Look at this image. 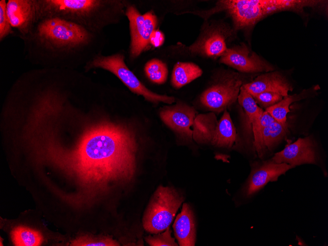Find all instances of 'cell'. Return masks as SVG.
Returning <instances> with one entry per match:
<instances>
[{"label":"cell","instance_id":"cell-1","mask_svg":"<svg viewBox=\"0 0 328 246\" xmlns=\"http://www.w3.org/2000/svg\"><path fill=\"white\" fill-rule=\"evenodd\" d=\"M44 155L72 178L78 187L74 202L88 204L136 172L137 143L127 127L103 122L87 129L73 147L63 149L45 142Z\"/></svg>","mask_w":328,"mask_h":246},{"label":"cell","instance_id":"cell-2","mask_svg":"<svg viewBox=\"0 0 328 246\" xmlns=\"http://www.w3.org/2000/svg\"><path fill=\"white\" fill-rule=\"evenodd\" d=\"M93 33L74 22L47 17L36 20L21 38L28 60L45 66H66L75 54L90 44Z\"/></svg>","mask_w":328,"mask_h":246},{"label":"cell","instance_id":"cell-3","mask_svg":"<svg viewBox=\"0 0 328 246\" xmlns=\"http://www.w3.org/2000/svg\"><path fill=\"white\" fill-rule=\"evenodd\" d=\"M35 21L47 17L62 18L87 29L98 30L105 23L110 1L99 0H34Z\"/></svg>","mask_w":328,"mask_h":246},{"label":"cell","instance_id":"cell-4","mask_svg":"<svg viewBox=\"0 0 328 246\" xmlns=\"http://www.w3.org/2000/svg\"><path fill=\"white\" fill-rule=\"evenodd\" d=\"M184 200L183 196L173 188L159 186L143 217L145 230L153 234L164 231L173 221Z\"/></svg>","mask_w":328,"mask_h":246},{"label":"cell","instance_id":"cell-5","mask_svg":"<svg viewBox=\"0 0 328 246\" xmlns=\"http://www.w3.org/2000/svg\"><path fill=\"white\" fill-rule=\"evenodd\" d=\"M87 68H100L108 70L117 77L132 92L142 96L145 100L155 104L163 102L171 104L175 102L172 96L155 93L143 85L126 66L124 56L120 54L109 56L97 55L87 63Z\"/></svg>","mask_w":328,"mask_h":246},{"label":"cell","instance_id":"cell-6","mask_svg":"<svg viewBox=\"0 0 328 246\" xmlns=\"http://www.w3.org/2000/svg\"><path fill=\"white\" fill-rule=\"evenodd\" d=\"M243 84L238 74H226L202 92L200 103L215 113L224 111L236 101Z\"/></svg>","mask_w":328,"mask_h":246},{"label":"cell","instance_id":"cell-7","mask_svg":"<svg viewBox=\"0 0 328 246\" xmlns=\"http://www.w3.org/2000/svg\"><path fill=\"white\" fill-rule=\"evenodd\" d=\"M295 167L284 163L277 164L270 159L256 162L240 191L241 197L248 199L253 197L269 182L278 180V178Z\"/></svg>","mask_w":328,"mask_h":246},{"label":"cell","instance_id":"cell-8","mask_svg":"<svg viewBox=\"0 0 328 246\" xmlns=\"http://www.w3.org/2000/svg\"><path fill=\"white\" fill-rule=\"evenodd\" d=\"M284 148L275 153L270 159L277 163H284L294 167L303 164L319 165L321 158L317 144L311 137L299 138L291 142L290 140Z\"/></svg>","mask_w":328,"mask_h":246},{"label":"cell","instance_id":"cell-9","mask_svg":"<svg viewBox=\"0 0 328 246\" xmlns=\"http://www.w3.org/2000/svg\"><path fill=\"white\" fill-rule=\"evenodd\" d=\"M126 14L130 22L131 55L135 57L141 54L150 42L156 26L157 19L151 12L140 14L132 5L127 8Z\"/></svg>","mask_w":328,"mask_h":246},{"label":"cell","instance_id":"cell-10","mask_svg":"<svg viewBox=\"0 0 328 246\" xmlns=\"http://www.w3.org/2000/svg\"><path fill=\"white\" fill-rule=\"evenodd\" d=\"M219 61L242 73H267L274 69L244 43L227 48Z\"/></svg>","mask_w":328,"mask_h":246},{"label":"cell","instance_id":"cell-11","mask_svg":"<svg viewBox=\"0 0 328 246\" xmlns=\"http://www.w3.org/2000/svg\"><path fill=\"white\" fill-rule=\"evenodd\" d=\"M197 115L194 108L183 103L162 109L160 116L163 122L186 142H192V125Z\"/></svg>","mask_w":328,"mask_h":246},{"label":"cell","instance_id":"cell-12","mask_svg":"<svg viewBox=\"0 0 328 246\" xmlns=\"http://www.w3.org/2000/svg\"><path fill=\"white\" fill-rule=\"evenodd\" d=\"M234 32V29L224 25H212L206 28L189 50L192 53L204 56H221L227 49L226 40Z\"/></svg>","mask_w":328,"mask_h":246},{"label":"cell","instance_id":"cell-13","mask_svg":"<svg viewBox=\"0 0 328 246\" xmlns=\"http://www.w3.org/2000/svg\"><path fill=\"white\" fill-rule=\"evenodd\" d=\"M6 12L12 28L18 30L19 36L27 34L35 20L34 0H9Z\"/></svg>","mask_w":328,"mask_h":246},{"label":"cell","instance_id":"cell-14","mask_svg":"<svg viewBox=\"0 0 328 246\" xmlns=\"http://www.w3.org/2000/svg\"><path fill=\"white\" fill-rule=\"evenodd\" d=\"M243 86L252 97L263 92H273L284 97L293 89L284 76L278 72L273 71L262 74L253 81L243 84Z\"/></svg>","mask_w":328,"mask_h":246},{"label":"cell","instance_id":"cell-15","mask_svg":"<svg viewBox=\"0 0 328 246\" xmlns=\"http://www.w3.org/2000/svg\"><path fill=\"white\" fill-rule=\"evenodd\" d=\"M175 236L180 246H194L196 241V226L193 213L187 203L183 205L173 224Z\"/></svg>","mask_w":328,"mask_h":246},{"label":"cell","instance_id":"cell-16","mask_svg":"<svg viewBox=\"0 0 328 246\" xmlns=\"http://www.w3.org/2000/svg\"><path fill=\"white\" fill-rule=\"evenodd\" d=\"M289 133L286 124L276 120L265 128L262 133L260 144L256 151L259 159H263L272 153L277 146L287 139Z\"/></svg>","mask_w":328,"mask_h":246},{"label":"cell","instance_id":"cell-17","mask_svg":"<svg viewBox=\"0 0 328 246\" xmlns=\"http://www.w3.org/2000/svg\"><path fill=\"white\" fill-rule=\"evenodd\" d=\"M239 138L230 115L227 110L218 121L211 145L226 150L235 149L239 145Z\"/></svg>","mask_w":328,"mask_h":246},{"label":"cell","instance_id":"cell-18","mask_svg":"<svg viewBox=\"0 0 328 246\" xmlns=\"http://www.w3.org/2000/svg\"><path fill=\"white\" fill-rule=\"evenodd\" d=\"M218 121L214 112L197 114L192 125V138L200 144H211Z\"/></svg>","mask_w":328,"mask_h":246},{"label":"cell","instance_id":"cell-19","mask_svg":"<svg viewBox=\"0 0 328 246\" xmlns=\"http://www.w3.org/2000/svg\"><path fill=\"white\" fill-rule=\"evenodd\" d=\"M202 69L192 62L176 63L171 75V83L175 88H180L200 77Z\"/></svg>","mask_w":328,"mask_h":246},{"label":"cell","instance_id":"cell-20","mask_svg":"<svg viewBox=\"0 0 328 246\" xmlns=\"http://www.w3.org/2000/svg\"><path fill=\"white\" fill-rule=\"evenodd\" d=\"M11 238L16 246H39L43 242L39 231L24 226L15 227L11 232Z\"/></svg>","mask_w":328,"mask_h":246},{"label":"cell","instance_id":"cell-21","mask_svg":"<svg viewBox=\"0 0 328 246\" xmlns=\"http://www.w3.org/2000/svg\"><path fill=\"white\" fill-rule=\"evenodd\" d=\"M307 92L302 91L300 94L288 95L283 97L282 100L273 106L265 109L277 122L286 124L287 115L289 112L290 105L295 101L306 97Z\"/></svg>","mask_w":328,"mask_h":246},{"label":"cell","instance_id":"cell-22","mask_svg":"<svg viewBox=\"0 0 328 246\" xmlns=\"http://www.w3.org/2000/svg\"><path fill=\"white\" fill-rule=\"evenodd\" d=\"M239 104L243 108L249 124L263 112L262 108L259 107L253 97L244 88L243 85L237 99Z\"/></svg>","mask_w":328,"mask_h":246},{"label":"cell","instance_id":"cell-23","mask_svg":"<svg viewBox=\"0 0 328 246\" xmlns=\"http://www.w3.org/2000/svg\"><path fill=\"white\" fill-rule=\"evenodd\" d=\"M144 70L147 78L154 83L163 84L167 80V67L161 60L154 58L148 61L145 65Z\"/></svg>","mask_w":328,"mask_h":246},{"label":"cell","instance_id":"cell-24","mask_svg":"<svg viewBox=\"0 0 328 246\" xmlns=\"http://www.w3.org/2000/svg\"><path fill=\"white\" fill-rule=\"evenodd\" d=\"M74 246H118L120 244L111 237H93L88 235L79 237L71 244Z\"/></svg>","mask_w":328,"mask_h":246},{"label":"cell","instance_id":"cell-25","mask_svg":"<svg viewBox=\"0 0 328 246\" xmlns=\"http://www.w3.org/2000/svg\"><path fill=\"white\" fill-rule=\"evenodd\" d=\"M171 230L168 226L164 232L154 234L145 237L147 243L151 246H177L174 238L171 237Z\"/></svg>","mask_w":328,"mask_h":246},{"label":"cell","instance_id":"cell-26","mask_svg":"<svg viewBox=\"0 0 328 246\" xmlns=\"http://www.w3.org/2000/svg\"><path fill=\"white\" fill-rule=\"evenodd\" d=\"M7 1L0 0V40L2 41L9 35L13 33V28L6 12Z\"/></svg>","mask_w":328,"mask_h":246},{"label":"cell","instance_id":"cell-27","mask_svg":"<svg viewBox=\"0 0 328 246\" xmlns=\"http://www.w3.org/2000/svg\"><path fill=\"white\" fill-rule=\"evenodd\" d=\"M257 104L265 109L280 102L283 97L273 92H263L253 97Z\"/></svg>","mask_w":328,"mask_h":246},{"label":"cell","instance_id":"cell-28","mask_svg":"<svg viewBox=\"0 0 328 246\" xmlns=\"http://www.w3.org/2000/svg\"><path fill=\"white\" fill-rule=\"evenodd\" d=\"M164 39L163 35L161 32L154 30L151 36L150 42L155 46H158L163 43Z\"/></svg>","mask_w":328,"mask_h":246}]
</instances>
